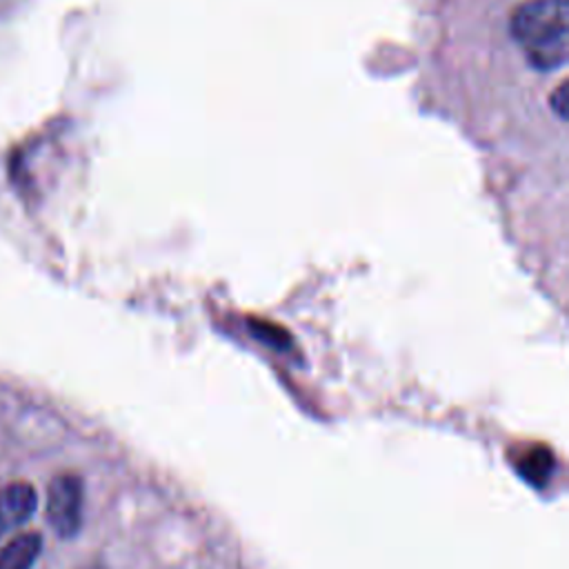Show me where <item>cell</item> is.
Wrapping results in <instances>:
<instances>
[{
    "mask_svg": "<svg viewBox=\"0 0 569 569\" xmlns=\"http://www.w3.org/2000/svg\"><path fill=\"white\" fill-rule=\"evenodd\" d=\"M42 551L38 531H22L0 549V569H31Z\"/></svg>",
    "mask_w": 569,
    "mask_h": 569,
    "instance_id": "cell-3",
    "label": "cell"
},
{
    "mask_svg": "<svg viewBox=\"0 0 569 569\" xmlns=\"http://www.w3.org/2000/svg\"><path fill=\"white\" fill-rule=\"evenodd\" d=\"M7 533H9V531H7V529H4V527H2V525H0V540H2V538H4V536H7Z\"/></svg>",
    "mask_w": 569,
    "mask_h": 569,
    "instance_id": "cell-6",
    "label": "cell"
},
{
    "mask_svg": "<svg viewBox=\"0 0 569 569\" xmlns=\"http://www.w3.org/2000/svg\"><path fill=\"white\" fill-rule=\"evenodd\" d=\"M549 104H551V109L556 111V116H558L560 120H567V116H569V96H567V82H560V84L556 87V91L549 96Z\"/></svg>",
    "mask_w": 569,
    "mask_h": 569,
    "instance_id": "cell-5",
    "label": "cell"
},
{
    "mask_svg": "<svg viewBox=\"0 0 569 569\" xmlns=\"http://www.w3.org/2000/svg\"><path fill=\"white\" fill-rule=\"evenodd\" d=\"M553 469V456L545 447H531L518 458V471L531 482L542 485Z\"/></svg>",
    "mask_w": 569,
    "mask_h": 569,
    "instance_id": "cell-4",
    "label": "cell"
},
{
    "mask_svg": "<svg viewBox=\"0 0 569 569\" xmlns=\"http://www.w3.org/2000/svg\"><path fill=\"white\" fill-rule=\"evenodd\" d=\"M509 27L531 67L551 71L567 62L569 22L565 0H529L513 11Z\"/></svg>",
    "mask_w": 569,
    "mask_h": 569,
    "instance_id": "cell-1",
    "label": "cell"
},
{
    "mask_svg": "<svg viewBox=\"0 0 569 569\" xmlns=\"http://www.w3.org/2000/svg\"><path fill=\"white\" fill-rule=\"evenodd\" d=\"M84 487L78 473H58L47 487V520L56 536L73 538L82 527Z\"/></svg>",
    "mask_w": 569,
    "mask_h": 569,
    "instance_id": "cell-2",
    "label": "cell"
}]
</instances>
